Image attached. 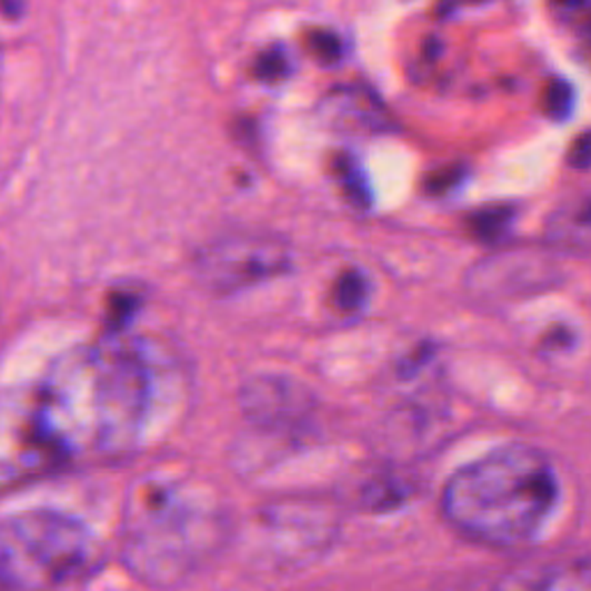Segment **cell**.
Wrapping results in <instances>:
<instances>
[{"instance_id":"obj_1","label":"cell","mask_w":591,"mask_h":591,"mask_svg":"<svg viewBox=\"0 0 591 591\" xmlns=\"http://www.w3.org/2000/svg\"><path fill=\"white\" fill-rule=\"evenodd\" d=\"M188 400L186 361L167 342L111 335L61 353L26 409L51 464L116 462L162 443Z\"/></svg>"},{"instance_id":"obj_2","label":"cell","mask_w":591,"mask_h":591,"mask_svg":"<svg viewBox=\"0 0 591 591\" xmlns=\"http://www.w3.org/2000/svg\"><path fill=\"white\" fill-rule=\"evenodd\" d=\"M231 537L233 522L220 490L194 471L160 467L128 488L121 561L146 587L190 582Z\"/></svg>"},{"instance_id":"obj_3","label":"cell","mask_w":591,"mask_h":591,"mask_svg":"<svg viewBox=\"0 0 591 591\" xmlns=\"http://www.w3.org/2000/svg\"><path fill=\"white\" fill-rule=\"evenodd\" d=\"M561 504L552 458L529 443H509L455 469L441 492V515L458 534L509 550L537 541Z\"/></svg>"},{"instance_id":"obj_4","label":"cell","mask_w":591,"mask_h":591,"mask_svg":"<svg viewBox=\"0 0 591 591\" xmlns=\"http://www.w3.org/2000/svg\"><path fill=\"white\" fill-rule=\"evenodd\" d=\"M98 561V541L79 518L56 509H23L0 527V573L17 591H58Z\"/></svg>"},{"instance_id":"obj_5","label":"cell","mask_w":591,"mask_h":591,"mask_svg":"<svg viewBox=\"0 0 591 591\" xmlns=\"http://www.w3.org/2000/svg\"><path fill=\"white\" fill-rule=\"evenodd\" d=\"M291 252L269 233H233L206 246L194 259V276L218 296L239 293L289 271Z\"/></svg>"},{"instance_id":"obj_6","label":"cell","mask_w":591,"mask_h":591,"mask_svg":"<svg viewBox=\"0 0 591 591\" xmlns=\"http://www.w3.org/2000/svg\"><path fill=\"white\" fill-rule=\"evenodd\" d=\"M335 522L327 507H276L257 515L250 527V550L273 567H296L329 548Z\"/></svg>"},{"instance_id":"obj_7","label":"cell","mask_w":591,"mask_h":591,"mask_svg":"<svg viewBox=\"0 0 591 591\" xmlns=\"http://www.w3.org/2000/svg\"><path fill=\"white\" fill-rule=\"evenodd\" d=\"M241 407L257 428H284L308 417L312 398L284 377H254L241 391Z\"/></svg>"},{"instance_id":"obj_8","label":"cell","mask_w":591,"mask_h":591,"mask_svg":"<svg viewBox=\"0 0 591 591\" xmlns=\"http://www.w3.org/2000/svg\"><path fill=\"white\" fill-rule=\"evenodd\" d=\"M490 591H591V557H554L515 567Z\"/></svg>"},{"instance_id":"obj_9","label":"cell","mask_w":591,"mask_h":591,"mask_svg":"<svg viewBox=\"0 0 591 591\" xmlns=\"http://www.w3.org/2000/svg\"><path fill=\"white\" fill-rule=\"evenodd\" d=\"M545 236L557 250L591 252V194H580L554 209Z\"/></svg>"},{"instance_id":"obj_10","label":"cell","mask_w":591,"mask_h":591,"mask_svg":"<svg viewBox=\"0 0 591 591\" xmlns=\"http://www.w3.org/2000/svg\"><path fill=\"white\" fill-rule=\"evenodd\" d=\"M323 113L329 116V121L335 126H351V128H365L377 130L387 126V116L383 109L377 107L372 96H361L357 91H347L329 98V107H323Z\"/></svg>"},{"instance_id":"obj_11","label":"cell","mask_w":591,"mask_h":591,"mask_svg":"<svg viewBox=\"0 0 591 591\" xmlns=\"http://www.w3.org/2000/svg\"><path fill=\"white\" fill-rule=\"evenodd\" d=\"M573 109V91L564 81H552L545 91V111L552 118H567Z\"/></svg>"},{"instance_id":"obj_12","label":"cell","mask_w":591,"mask_h":591,"mask_svg":"<svg viewBox=\"0 0 591 591\" xmlns=\"http://www.w3.org/2000/svg\"><path fill=\"white\" fill-rule=\"evenodd\" d=\"M365 280L359 273H349L340 280L338 284V296H340V308L344 310H357L365 301Z\"/></svg>"},{"instance_id":"obj_13","label":"cell","mask_w":591,"mask_h":591,"mask_svg":"<svg viewBox=\"0 0 591 591\" xmlns=\"http://www.w3.org/2000/svg\"><path fill=\"white\" fill-rule=\"evenodd\" d=\"M289 72V66H287V58L280 53V51H273V53H266L259 58V77L261 79H269V81H276L280 77H284Z\"/></svg>"},{"instance_id":"obj_14","label":"cell","mask_w":591,"mask_h":591,"mask_svg":"<svg viewBox=\"0 0 591 591\" xmlns=\"http://www.w3.org/2000/svg\"><path fill=\"white\" fill-rule=\"evenodd\" d=\"M310 49L317 53V58H323V61H335L340 56V42L331 33H314L310 38Z\"/></svg>"},{"instance_id":"obj_15","label":"cell","mask_w":591,"mask_h":591,"mask_svg":"<svg viewBox=\"0 0 591 591\" xmlns=\"http://www.w3.org/2000/svg\"><path fill=\"white\" fill-rule=\"evenodd\" d=\"M569 164L575 169H589L591 167V132L582 134L569 153Z\"/></svg>"},{"instance_id":"obj_16","label":"cell","mask_w":591,"mask_h":591,"mask_svg":"<svg viewBox=\"0 0 591 591\" xmlns=\"http://www.w3.org/2000/svg\"><path fill=\"white\" fill-rule=\"evenodd\" d=\"M509 220V211L504 209H497V211H488L479 218V231L481 233H494L497 229H501Z\"/></svg>"},{"instance_id":"obj_17","label":"cell","mask_w":591,"mask_h":591,"mask_svg":"<svg viewBox=\"0 0 591 591\" xmlns=\"http://www.w3.org/2000/svg\"><path fill=\"white\" fill-rule=\"evenodd\" d=\"M552 3L559 8H564V10H575V8L584 6V0H552Z\"/></svg>"},{"instance_id":"obj_18","label":"cell","mask_w":591,"mask_h":591,"mask_svg":"<svg viewBox=\"0 0 591 591\" xmlns=\"http://www.w3.org/2000/svg\"><path fill=\"white\" fill-rule=\"evenodd\" d=\"M19 0H3V10H6V14L8 17H14V14H19Z\"/></svg>"}]
</instances>
